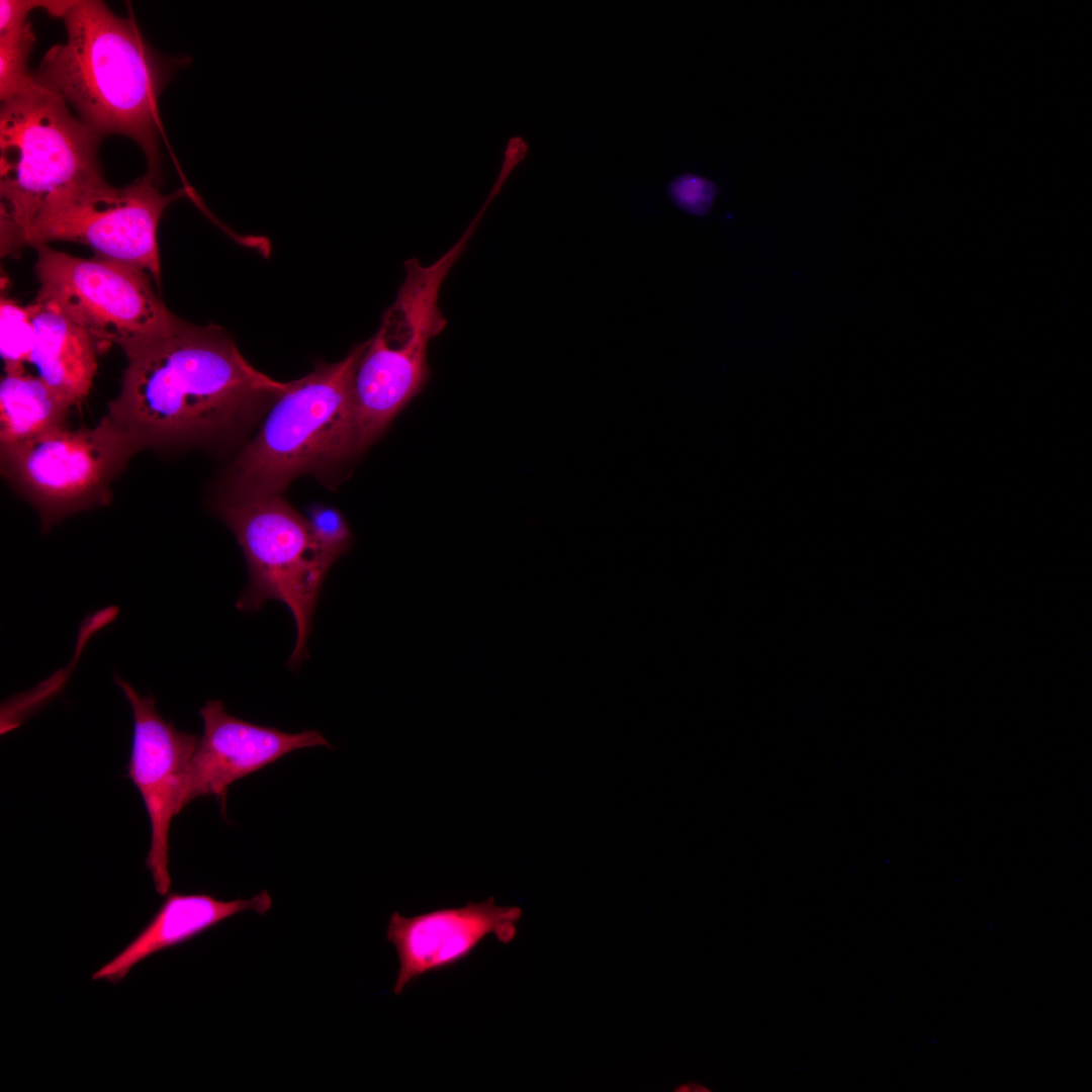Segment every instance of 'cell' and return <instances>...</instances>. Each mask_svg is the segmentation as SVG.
I'll return each mask as SVG.
<instances>
[{"instance_id":"obj_1","label":"cell","mask_w":1092,"mask_h":1092,"mask_svg":"<svg viewBox=\"0 0 1092 1092\" xmlns=\"http://www.w3.org/2000/svg\"><path fill=\"white\" fill-rule=\"evenodd\" d=\"M125 355L107 416L140 449L213 438L271 405L287 385L254 368L220 327L177 316Z\"/></svg>"},{"instance_id":"obj_2","label":"cell","mask_w":1092,"mask_h":1092,"mask_svg":"<svg viewBox=\"0 0 1092 1092\" xmlns=\"http://www.w3.org/2000/svg\"><path fill=\"white\" fill-rule=\"evenodd\" d=\"M65 42L51 47L33 71L101 138L122 134L142 149L159 174V97L188 58L158 55L131 16L103 1L74 0L61 18Z\"/></svg>"},{"instance_id":"obj_3","label":"cell","mask_w":1092,"mask_h":1092,"mask_svg":"<svg viewBox=\"0 0 1092 1092\" xmlns=\"http://www.w3.org/2000/svg\"><path fill=\"white\" fill-rule=\"evenodd\" d=\"M366 346L287 382L257 436L230 466L218 502L280 495L296 477L327 475L357 456L352 387Z\"/></svg>"},{"instance_id":"obj_4","label":"cell","mask_w":1092,"mask_h":1092,"mask_svg":"<svg viewBox=\"0 0 1092 1092\" xmlns=\"http://www.w3.org/2000/svg\"><path fill=\"white\" fill-rule=\"evenodd\" d=\"M35 77V76H34ZM101 136L53 89L35 81L1 102L0 230L3 255L24 247L36 213L53 194L102 177Z\"/></svg>"},{"instance_id":"obj_5","label":"cell","mask_w":1092,"mask_h":1092,"mask_svg":"<svg viewBox=\"0 0 1092 1092\" xmlns=\"http://www.w3.org/2000/svg\"><path fill=\"white\" fill-rule=\"evenodd\" d=\"M216 512L235 535L248 565L249 583L236 608L255 613L271 600L284 604L296 630L287 664L297 669L307 657L314 611L334 562L317 545L305 517L280 495L217 502Z\"/></svg>"},{"instance_id":"obj_6","label":"cell","mask_w":1092,"mask_h":1092,"mask_svg":"<svg viewBox=\"0 0 1092 1092\" xmlns=\"http://www.w3.org/2000/svg\"><path fill=\"white\" fill-rule=\"evenodd\" d=\"M181 197L197 195L189 186L163 194L159 174L151 171L124 187H113L103 177L92 179L50 196L32 220L24 246L80 243L98 257L150 272L159 282V221L167 206Z\"/></svg>"},{"instance_id":"obj_7","label":"cell","mask_w":1092,"mask_h":1092,"mask_svg":"<svg viewBox=\"0 0 1092 1092\" xmlns=\"http://www.w3.org/2000/svg\"><path fill=\"white\" fill-rule=\"evenodd\" d=\"M37 299L57 306L101 346L118 345L125 354L157 338L175 314L157 296L146 271L94 257L84 259L34 246Z\"/></svg>"},{"instance_id":"obj_8","label":"cell","mask_w":1092,"mask_h":1092,"mask_svg":"<svg viewBox=\"0 0 1092 1092\" xmlns=\"http://www.w3.org/2000/svg\"><path fill=\"white\" fill-rule=\"evenodd\" d=\"M140 450L105 416L94 428L51 431L1 451L2 475L38 510L43 528L110 500V484Z\"/></svg>"},{"instance_id":"obj_9","label":"cell","mask_w":1092,"mask_h":1092,"mask_svg":"<svg viewBox=\"0 0 1092 1092\" xmlns=\"http://www.w3.org/2000/svg\"><path fill=\"white\" fill-rule=\"evenodd\" d=\"M114 681L127 700L133 720L127 777L138 789L150 822L151 841L146 867L156 891L169 893V829L179 813L178 804L184 772L198 741L196 735L178 730L166 721L155 698L142 696L118 674Z\"/></svg>"},{"instance_id":"obj_10","label":"cell","mask_w":1092,"mask_h":1092,"mask_svg":"<svg viewBox=\"0 0 1092 1092\" xmlns=\"http://www.w3.org/2000/svg\"><path fill=\"white\" fill-rule=\"evenodd\" d=\"M203 734L186 766L179 797V812L191 801L214 796L225 813L229 787L289 752L306 747H331L316 730L286 733L230 715L219 700L199 710Z\"/></svg>"},{"instance_id":"obj_11","label":"cell","mask_w":1092,"mask_h":1092,"mask_svg":"<svg viewBox=\"0 0 1092 1092\" xmlns=\"http://www.w3.org/2000/svg\"><path fill=\"white\" fill-rule=\"evenodd\" d=\"M522 915L520 907L499 906L492 897L411 917L393 912L386 927V938L399 960L393 993L401 994L427 972L464 960L488 935L504 944L512 942Z\"/></svg>"},{"instance_id":"obj_12","label":"cell","mask_w":1092,"mask_h":1092,"mask_svg":"<svg viewBox=\"0 0 1092 1092\" xmlns=\"http://www.w3.org/2000/svg\"><path fill=\"white\" fill-rule=\"evenodd\" d=\"M271 906L272 898L266 890L250 899L230 901L205 893H168L145 927L92 979L116 984L145 959L185 943L235 914L249 910L265 914Z\"/></svg>"},{"instance_id":"obj_13","label":"cell","mask_w":1092,"mask_h":1092,"mask_svg":"<svg viewBox=\"0 0 1092 1092\" xmlns=\"http://www.w3.org/2000/svg\"><path fill=\"white\" fill-rule=\"evenodd\" d=\"M26 306L33 326L28 362L71 405L79 403L92 386L101 346L54 304L36 298Z\"/></svg>"},{"instance_id":"obj_14","label":"cell","mask_w":1092,"mask_h":1092,"mask_svg":"<svg viewBox=\"0 0 1092 1092\" xmlns=\"http://www.w3.org/2000/svg\"><path fill=\"white\" fill-rule=\"evenodd\" d=\"M71 406L24 366L4 368L0 382V450L66 427Z\"/></svg>"},{"instance_id":"obj_15","label":"cell","mask_w":1092,"mask_h":1092,"mask_svg":"<svg viewBox=\"0 0 1092 1092\" xmlns=\"http://www.w3.org/2000/svg\"><path fill=\"white\" fill-rule=\"evenodd\" d=\"M35 42L29 21L0 32V100L5 101L35 81L28 58Z\"/></svg>"},{"instance_id":"obj_16","label":"cell","mask_w":1092,"mask_h":1092,"mask_svg":"<svg viewBox=\"0 0 1092 1092\" xmlns=\"http://www.w3.org/2000/svg\"><path fill=\"white\" fill-rule=\"evenodd\" d=\"M33 344V326L27 306L1 296L0 350L4 368L24 366Z\"/></svg>"},{"instance_id":"obj_17","label":"cell","mask_w":1092,"mask_h":1092,"mask_svg":"<svg viewBox=\"0 0 1092 1092\" xmlns=\"http://www.w3.org/2000/svg\"><path fill=\"white\" fill-rule=\"evenodd\" d=\"M305 519L317 545L334 563L349 551L353 534L339 510L314 504L307 509Z\"/></svg>"},{"instance_id":"obj_18","label":"cell","mask_w":1092,"mask_h":1092,"mask_svg":"<svg viewBox=\"0 0 1092 1092\" xmlns=\"http://www.w3.org/2000/svg\"><path fill=\"white\" fill-rule=\"evenodd\" d=\"M665 192L679 209L694 215H705L713 204L717 188L704 177L684 173L669 181Z\"/></svg>"},{"instance_id":"obj_19","label":"cell","mask_w":1092,"mask_h":1092,"mask_svg":"<svg viewBox=\"0 0 1092 1092\" xmlns=\"http://www.w3.org/2000/svg\"><path fill=\"white\" fill-rule=\"evenodd\" d=\"M74 0H1L0 32L17 27L28 21L34 9H43L52 17L62 18Z\"/></svg>"},{"instance_id":"obj_20","label":"cell","mask_w":1092,"mask_h":1092,"mask_svg":"<svg viewBox=\"0 0 1092 1092\" xmlns=\"http://www.w3.org/2000/svg\"><path fill=\"white\" fill-rule=\"evenodd\" d=\"M528 151V144L522 136L514 135L508 140L499 172L486 200L480 208L481 210L486 211L490 203L500 193L514 169L526 159Z\"/></svg>"},{"instance_id":"obj_21","label":"cell","mask_w":1092,"mask_h":1092,"mask_svg":"<svg viewBox=\"0 0 1092 1092\" xmlns=\"http://www.w3.org/2000/svg\"><path fill=\"white\" fill-rule=\"evenodd\" d=\"M710 1091H711V1089H709L707 1086H705V1085H703V1084H701L699 1082H696V1081H687V1082L680 1083L674 1089V1092H710Z\"/></svg>"}]
</instances>
